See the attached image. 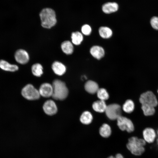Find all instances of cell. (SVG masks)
Segmentation results:
<instances>
[{
  "label": "cell",
  "instance_id": "obj_6",
  "mask_svg": "<svg viewBox=\"0 0 158 158\" xmlns=\"http://www.w3.org/2000/svg\"><path fill=\"white\" fill-rule=\"evenodd\" d=\"M107 116L110 119H117L121 116V109L118 104H113L107 106L105 111Z\"/></svg>",
  "mask_w": 158,
  "mask_h": 158
},
{
  "label": "cell",
  "instance_id": "obj_15",
  "mask_svg": "<svg viewBox=\"0 0 158 158\" xmlns=\"http://www.w3.org/2000/svg\"><path fill=\"white\" fill-rule=\"evenodd\" d=\"M85 88L87 92L91 94L97 93L99 89L98 84L95 82L91 80H89L85 83Z\"/></svg>",
  "mask_w": 158,
  "mask_h": 158
},
{
  "label": "cell",
  "instance_id": "obj_12",
  "mask_svg": "<svg viewBox=\"0 0 158 158\" xmlns=\"http://www.w3.org/2000/svg\"><path fill=\"white\" fill-rule=\"evenodd\" d=\"M51 68L54 73L59 76L63 75L66 71V66L62 63L58 61L53 63Z\"/></svg>",
  "mask_w": 158,
  "mask_h": 158
},
{
  "label": "cell",
  "instance_id": "obj_2",
  "mask_svg": "<svg viewBox=\"0 0 158 158\" xmlns=\"http://www.w3.org/2000/svg\"><path fill=\"white\" fill-rule=\"evenodd\" d=\"M52 85L53 91L51 97L53 99L62 100L67 97L68 90L64 82L59 79H55L53 82Z\"/></svg>",
  "mask_w": 158,
  "mask_h": 158
},
{
  "label": "cell",
  "instance_id": "obj_11",
  "mask_svg": "<svg viewBox=\"0 0 158 158\" xmlns=\"http://www.w3.org/2000/svg\"><path fill=\"white\" fill-rule=\"evenodd\" d=\"M90 52L91 55L95 58L100 60L105 55V51L101 46L94 45L91 47Z\"/></svg>",
  "mask_w": 158,
  "mask_h": 158
},
{
  "label": "cell",
  "instance_id": "obj_19",
  "mask_svg": "<svg viewBox=\"0 0 158 158\" xmlns=\"http://www.w3.org/2000/svg\"><path fill=\"white\" fill-rule=\"evenodd\" d=\"M107 106L104 101L101 100L95 102L92 105L93 109L99 113L105 111Z\"/></svg>",
  "mask_w": 158,
  "mask_h": 158
},
{
  "label": "cell",
  "instance_id": "obj_30",
  "mask_svg": "<svg viewBox=\"0 0 158 158\" xmlns=\"http://www.w3.org/2000/svg\"><path fill=\"white\" fill-rule=\"evenodd\" d=\"M107 158H115V157L113 156H111L108 157Z\"/></svg>",
  "mask_w": 158,
  "mask_h": 158
},
{
  "label": "cell",
  "instance_id": "obj_3",
  "mask_svg": "<svg viewBox=\"0 0 158 158\" xmlns=\"http://www.w3.org/2000/svg\"><path fill=\"white\" fill-rule=\"evenodd\" d=\"M146 142L144 139H139L136 137H132L128 139L126 147L133 154L139 156L145 151L144 146Z\"/></svg>",
  "mask_w": 158,
  "mask_h": 158
},
{
  "label": "cell",
  "instance_id": "obj_9",
  "mask_svg": "<svg viewBox=\"0 0 158 158\" xmlns=\"http://www.w3.org/2000/svg\"><path fill=\"white\" fill-rule=\"evenodd\" d=\"M43 109L45 113L50 116L55 114L57 111V106L54 101L52 100L46 101L43 104Z\"/></svg>",
  "mask_w": 158,
  "mask_h": 158
},
{
  "label": "cell",
  "instance_id": "obj_21",
  "mask_svg": "<svg viewBox=\"0 0 158 158\" xmlns=\"http://www.w3.org/2000/svg\"><path fill=\"white\" fill-rule=\"evenodd\" d=\"M111 128L110 126L107 124H103L99 128L100 135L103 138L109 137L111 135Z\"/></svg>",
  "mask_w": 158,
  "mask_h": 158
},
{
  "label": "cell",
  "instance_id": "obj_27",
  "mask_svg": "<svg viewBox=\"0 0 158 158\" xmlns=\"http://www.w3.org/2000/svg\"><path fill=\"white\" fill-rule=\"evenodd\" d=\"M81 31L83 35L86 36H88L91 34L92 29L89 25L85 24L82 26Z\"/></svg>",
  "mask_w": 158,
  "mask_h": 158
},
{
  "label": "cell",
  "instance_id": "obj_31",
  "mask_svg": "<svg viewBox=\"0 0 158 158\" xmlns=\"http://www.w3.org/2000/svg\"><path fill=\"white\" fill-rule=\"evenodd\" d=\"M157 144L158 145V139H157Z\"/></svg>",
  "mask_w": 158,
  "mask_h": 158
},
{
  "label": "cell",
  "instance_id": "obj_28",
  "mask_svg": "<svg viewBox=\"0 0 158 158\" xmlns=\"http://www.w3.org/2000/svg\"><path fill=\"white\" fill-rule=\"evenodd\" d=\"M150 23L153 29L158 30V17L153 16L152 17L150 20Z\"/></svg>",
  "mask_w": 158,
  "mask_h": 158
},
{
  "label": "cell",
  "instance_id": "obj_23",
  "mask_svg": "<svg viewBox=\"0 0 158 158\" xmlns=\"http://www.w3.org/2000/svg\"><path fill=\"white\" fill-rule=\"evenodd\" d=\"M43 68L42 65L38 63L33 64L31 67L33 74L38 77H40L43 73Z\"/></svg>",
  "mask_w": 158,
  "mask_h": 158
},
{
  "label": "cell",
  "instance_id": "obj_18",
  "mask_svg": "<svg viewBox=\"0 0 158 158\" xmlns=\"http://www.w3.org/2000/svg\"><path fill=\"white\" fill-rule=\"evenodd\" d=\"M100 36L102 38L108 39L110 38L113 35V31L109 27L107 26H101L98 30Z\"/></svg>",
  "mask_w": 158,
  "mask_h": 158
},
{
  "label": "cell",
  "instance_id": "obj_8",
  "mask_svg": "<svg viewBox=\"0 0 158 158\" xmlns=\"http://www.w3.org/2000/svg\"><path fill=\"white\" fill-rule=\"evenodd\" d=\"M14 57L16 61L22 64L27 63L29 60L28 53L26 51L22 49H20L16 51Z\"/></svg>",
  "mask_w": 158,
  "mask_h": 158
},
{
  "label": "cell",
  "instance_id": "obj_10",
  "mask_svg": "<svg viewBox=\"0 0 158 158\" xmlns=\"http://www.w3.org/2000/svg\"><path fill=\"white\" fill-rule=\"evenodd\" d=\"M40 96L47 98L51 97L53 94V87L52 85L44 83L40 86L38 90Z\"/></svg>",
  "mask_w": 158,
  "mask_h": 158
},
{
  "label": "cell",
  "instance_id": "obj_7",
  "mask_svg": "<svg viewBox=\"0 0 158 158\" xmlns=\"http://www.w3.org/2000/svg\"><path fill=\"white\" fill-rule=\"evenodd\" d=\"M117 120V125L121 130H126L128 133H131L134 130V125L129 119L121 116Z\"/></svg>",
  "mask_w": 158,
  "mask_h": 158
},
{
  "label": "cell",
  "instance_id": "obj_4",
  "mask_svg": "<svg viewBox=\"0 0 158 158\" xmlns=\"http://www.w3.org/2000/svg\"><path fill=\"white\" fill-rule=\"evenodd\" d=\"M21 93L24 98L30 100L38 99L40 96L39 90L31 84H27L23 87Z\"/></svg>",
  "mask_w": 158,
  "mask_h": 158
},
{
  "label": "cell",
  "instance_id": "obj_32",
  "mask_svg": "<svg viewBox=\"0 0 158 158\" xmlns=\"http://www.w3.org/2000/svg\"><path fill=\"white\" fill-rule=\"evenodd\" d=\"M157 133L158 135V130L157 131Z\"/></svg>",
  "mask_w": 158,
  "mask_h": 158
},
{
  "label": "cell",
  "instance_id": "obj_26",
  "mask_svg": "<svg viewBox=\"0 0 158 158\" xmlns=\"http://www.w3.org/2000/svg\"><path fill=\"white\" fill-rule=\"evenodd\" d=\"M97 96L100 100L104 101L109 98V95L106 89L104 88L99 89L97 92Z\"/></svg>",
  "mask_w": 158,
  "mask_h": 158
},
{
  "label": "cell",
  "instance_id": "obj_24",
  "mask_svg": "<svg viewBox=\"0 0 158 158\" xmlns=\"http://www.w3.org/2000/svg\"><path fill=\"white\" fill-rule=\"evenodd\" d=\"M134 104L130 99L127 100L123 106V109L126 112L130 113L132 112L134 109Z\"/></svg>",
  "mask_w": 158,
  "mask_h": 158
},
{
  "label": "cell",
  "instance_id": "obj_14",
  "mask_svg": "<svg viewBox=\"0 0 158 158\" xmlns=\"http://www.w3.org/2000/svg\"><path fill=\"white\" fill-rule=\"evenodd\" d=\"M118 8V6L116 2H109L104 4L102 6L103 11L106 14H110L116 12Z\"/></svg>",
  "mask_w": 158,
  "mask_h": 158
},
{
  "label": "cell",
  "instance_id": "obj_1",
  "mask_svg": "<svg viewBox=\"0 0 158 158\" xmlns=\"http://www.w3.org/2000/svg\"><path fill=\"white\" fill-rule=\"evenodd\" d=\"M41 25L44 28L50 29L57 23L56 16L54 11L50 8L43 9L40 13Z\"/></svg>",
  "mask_w": 158,
  "mask_h": 158
},
{
  "label": "cell",
  "instance_id": "obj_33",
  "mask_svg": "<svg viewBox=\"0 0 158 158\" xmlns=\"http://www.w3.org/2000/svg\"><path fill=\"white\" fill-rule=\"evenodd\" d=\"M157 92H158V90Z\"/></svg>",
  "mask_w": 158,
  "mask_h": 158
},
{
  "label": "cell",
  "instance_id": "obj_5",
  "mask_svg": "<svg viewBox=\"0 0 158 158\" xmlns=\"http://www.w3.org/2000/svg\"><path fill=\"white\" fill-rule=\"evenodd\" d=\"M139 101L142 104H146L153 107L158 104V101L154 94L151 91H148L140 96Z\"/></svg>",
  "mask_w": 158,
  "mask_h": 158
},
{
  "label": "cell",
  "instance_id": "obj_13",
  "mask_svg": "<svg viewBox=\"0 0 158 158\" xmlns=\"http://www.w3.org/2000/svg\"><path fill=\"white\" fill-rule=\"evenodd\" d=\"M143 135L144 140L149 143L154 141L156 136L154 130L150 128H146L143 130Z\"/></svg>",
  "mask_w": 158,
  "mask_h": 158
},
{
  "label": "cell",
  "instance_id": "obj_22",
  "mask_svg": "<svg viewBox=\"0 0 158 158\" xmlns=\"http://www.w3.org/2000/svg\"><path fill=\"white\" fill-rule=\"evenodd\" d=\"M93 119L91 114L89 111L84 112L81 114L80 118V121L83 124L88 125L91 123Z\"/></svg>",
  "mask_w": 158,
  "mask_h": 158
},
{
  "label": "cell",
  "instance_id": "obj_20",
  "mask_svg": "<svg viewBox=\"0 0 158 158\" xmlns=\"http://www.w3.org/2000/svg\"><path fill=\"white\" fill-rule=\"evenodd\" d=\"M81 32L79 31L73 32L71 35L72 43L76 45H80L83 40V36Z\"/></svg>",
  "mask_w": 158,
  "mask_h": 158
},
{
  "label": "cell",
  "instance_id": "obj_29",
  "mask_svg": "<svg viewBox=\"0 0 158 158\" xmlns=\"http://www.w3.org/2000/svg\"><path fill=\"white\" fill-rule=\"evenodd\" d=\"M115 157V158H124L123 155L120 153L117 154Z\"/></svg>",
  "mask_w": 158,
  "mask_h": 158
},
{
  "label": "cell",
  "instance_id": "obj_17",
  "mask_svg": "<svg viewBox=\"0 0 158 158\" xmlns=\"http://www.w3.org/2000/svg\"><path fill=\"white\" fill-rule=\"evenodd\" d=\"M61 48L63 51L67 55L72 54L74 51L73 44L68 40L63 42L61 44Z\"/></svg>",
  "mask_w": 158,
  "mask_h": 158
},
{
  "label": "cell",
  "instance_id": "obj_16",
  "mask_svg": "<svg viewBox=\"0 0 158 158\" xmlns=\"http://www.w3.org/2000/svg\"><path fill=\"white\" fill-rule=\"evenodd\" d=\"M0 68L3 70L10 72H14L18 69L17 65L10 64L3 60L0 61Z\"/></svg>",
  "mask_w": 158,
  "mask_h": 158
},
{
  "label": "cell",
  "instance_id": "obj_25",
  "mask_svg": "<svg viewBox=\"0 0 158 158\" xmlns=\"http://www.w3.org/2000/svg\"><path fill=\"white\" fill-rule=\"evenodd\" d=\"M141 108L144 114L146 116L153 115L155 112L154 107L150 105L142 104Z\"/></svg>",
  "mask_w": 158,
  "mask_h": 158
}]
</instances>
